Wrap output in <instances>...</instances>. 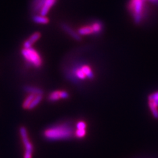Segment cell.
I'll list each match as a JSON object with an SVG mask.
<instances>
[{
  "label": "cell",
  "mask_w": 158,
  "mask_h": 158,
  "mask_svg": "<svg viewBox=\"0 0 158 158\" xmlns=\"http://www.w3.org/2000/svg\"><path fill=\"white\" fill-rule=\"evenodd\" d=\"M75 128L70 123H59L46 128L43 137L48 141L66 140L75 137Z\"/></svg>",
  "instance_id": "obj_1"
},
{
  "label": "cell",
  "mask_w": 158,
  "mask_h": 158,
  "mask_svg": "<svg viewBox=\"0 0 158 158\" xmlns=\"http://www.w3.org/2000/svg\"><path fill=\"white\" fill-rule=\"evenodd\" d=\"M67 75L69 79L75 82L92 80L95 77L92 68L87 63H79L72 67Z\"/></svg>",
  "instance_id": "obj_2"
},
{
  "label": "cell",
  "mask_w": 158,
  "mask_h": 158,
  "mask_svg": "<svg viewBox=\"0 0 158 158\" xmlns=\"http://www.w3.org/2000/svg\"><path fill=\"white\" fill-rule=\"evenodd\" d=\"M127 9L136 24H140L144 17L145 0H130Z\"/></svg>",
  "instance_id": "obj_3"
},
{
  "label": "cell",
  "mask_w": 158,
  "mask_h": 158,
  "mask_svg": "<svg viewBox=\"0 0 158 158\" xmlns=\"http://www.w3.org/2000/svg\"><path fill=\"white\" fill-rule=\"evenodd\" d=\"M21 54L28 65L37 69L42 67L43 65L42 57L39 52L32 47L30 48H23Z\"/></svg>",
  "instance_id": "obj_4"
},
{
  "label": "cell",
  "mask_w": 158,
  "mask_h": 158,
  "mask_svg": "<svg viewBox=\"0 0 158 158\" xmlns=\"http://www.w3.org/2000/svg\"><path fill=\"white\" fill-rule=\"evenodd\" d=\"M57 0H32L31 7L34 15L46 17Z\"/></svg>",
  "instance_id": "obj_5"
},
{
  "label": "cell",
  "mask_w": 158,
  "mask_h": 158,
  "mask_svg": "<svg viewBox=\"0 0 158 158\" xmlns=\"http://www.w3.org/2000/svg\"><path fill=\"white\" fill-rule=\"evenodd\" d=\"M19 133L24 147L23 158H32L34 147L32 142L30 140L27 128L24 127H21L19 128Z\"/></svg>",
  "instance_id": "obj_6"
},
{
  "label": "cell",
  "mask_w": 158,
  "mask_h": 158,
  "mask_svg": "<svg viewBox=\"0 0 158 158\" xmlns=\"http://www.w3.org/2000/svg\"><path fill=\"white\" fill-rule=\"evenodd\" d=\"M148 106L152 116L158 119V90L153 92L148 96Z\"/></svg>",
  "instance_id": "obj_7"
},
{
  "label": "cell",
  "mask_w": 158,
  "mask_h": 158,
  "mask_svg": "<svg viewBox=\"0 0 158 158\" xmlns=\"http://www.w3.org/2000/svg\"><path fill=\"white\" fill-rule=\"evenodd\" d=\"M61 27L63 31H65V32H66L69 36H70L74 40H75L77 41H81L82 40L81 36L79 35V34L78 32L74 31L70 26L67 25V24L65 23H63L61 25Z\"/></svg>",
  "instance_id": "obj_8"
},
{
  "label": "cell",
  "mask_w": 158,
  "mask_h": 158,
  "mask_svg": "<svg viewBox=\"0 0 158 158\" xmlns=\"http://www.w3.org/2000/svg\"><path fill=\"white\" fill-rule=\"evenodd\" d=\"M41 37V34L39 32L33 33L32 35L25 40L23 43V48H32L33 44L37 42Z\"/></svg>",
  "instance_id": "obj_9"
},
{
  "label": "cell",
  "mask_w": 158,
  "mask_h": 158,
  "mask_svg": "<svg viewBox=\"0 0 158 158\" xmlns=\"http://www.w3.org/2000/svg\"><path fill=\"white\" fill-rule=\"evenodd\" d=\"M24 90L28 94H32L34 95H43V90L41 88L32 86H26L24 87Z\"/></svg>",
  "instance_id": "obj_10"
},
{
  "label": "cell",
  "mask_w": 158,
  "mask_h": 158,
  "mask_svg": "<svg viewBox=\"0 0 158 158\" xmlns=\"http://www.w3.org/2000/svg\"><path fill=\"white\" fill-rule=\"evenodd\" d=\"M79 35L82 36H88V35H92V34H94L92 28L90 26V24H88V25H85L83 26L81 28H79L77 32Z\"/></svg>",
  "instance_id": "obj_11"
},
{
  "label": "cell",
  "mask_w": 158,
  "mask_h": 158,
  "mask_svg": "<svg viewBox=\"0 0 158 158\" xmlns=\"http://www.w3.org/2000/svg\"><path fill=\"white\" fill-rule=\"evenodd\" d=\"M32 21L38 24H47L49 23V20L47 17L40 15H34L32 17Z\"/></svg>",
  "instance_id": "obj_12"
},
{
  "label": "cell",
  "mask_w": 158,
  "mask_h": 158,
  "mask_svg": "<svg viewBox=\"0 0 158 158\" xmlns=\"http://www.w3.org/2000/svg\"><path fill=\"white\" fill-rule=\"evenodd\" d=\"M90 26L92 28V31L94 32V34L95 35H98L100 34L103 28V25L102 22L100 21H94L90 24Z\"/></svg>",
  "instance_id": "obj_13"
},
{
  "label": "cell",
  "mask_w": 158,
  "mask_h": 158,
  "mask_svg": "<svg viewBox=\"0 0 158 158\" xmlns=\"http://www.w3.org/2000/svg\"><path fill=\"white\" fill-rule=\"evenodd\" d=\"M48 100L51 102H56L60 100H62L61 90H54L49 93L48 97Z\"/></svg>",
  "instance_id": "obj_14"
},
{
  "label": "cell",
  "mask_w": 158,
  "mask_h": 158,
  "mask_svg": "<svg viewBox=\"0 0 158 158\" xmlns=\"http://www.w3.org/2000/svg\"><path fill=\"white\" fill-rule=\"evenodd\" d=\"M36 95L32 94H28V95L27 96V98L24 99V102H23L22 107L24 109V110H28V107L31 104V103L32 100H34V97H35Z\"/></svg>",
  "instance_id": "obj_15"
},
{
  "label": "cell",
  "mask_w": 158,
  "mask_h": 158,
  "mask_svg": "<svg viewBox=\"0 0 158 158\" xmlns=\"http://www.w3.org/2000/svg\"><path fill=\"white\" fill-rule=\"evenodd\" d=\"M42 99H43V95H36L35 97H34V100L31 103V104L30 105L28 110H31L36 107L42 101Z\"/></svg>",
  "instance_id": "obj_16"
},
{
  "label": "cell",
  "mask_w": 158,
  "mask_h": 158,
  "mask_svg": "<svg viewBox=\"0 0 158 158\" xmlns=\"http://www.w3.org/2000/svg\"><path fill=\"white\" fill-rule=\"evenodd\" d=\"M86 129H76L75 131V137L78 139H82L86 135Z\"/></svg>",
  "instance_id": "obj_17"
},
{
  "label": "cell",
  "mask_w": 158,
  "mask_h": 158,
  "mask_svg": "<svg viewBox=\"0 0 158 158\" xmlns=\"http://www.w3.org/2000/svg\"><path fill=\"white\" fill-rule=\"evenodd\" d=\"M86 123L84 121H79L75 125L76 129H86Z\"/></svg>",
  "instance_id": "obj_18"
},
{
  "label": "cell",
  "mask_w": 158,
  "mask_h": 158,
  "mask_svg": "<svg viewBox=\"0 0 158 158\" xmlns=\"http://www.w3.org/2000/svg\"><path fill=\"white\" fill-rule=\"evenodd\" d=\"M146 1V0H145ZM148 1H149V2H152V3H158V0H148Z\"/></svg>",
  "instance_id": "obj_19"
}]
</instances>
